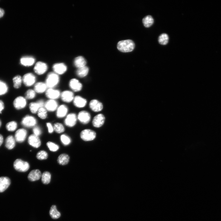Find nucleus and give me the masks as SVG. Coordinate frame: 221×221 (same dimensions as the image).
Returning a JSON list of instances; mask_svg holds the SVG:
<instances>
[{"label": "nucleus", "mask_w": 221, "mask_h": 221, "mask_svg": "<svg viewBox=\"0 0 221 221\" xmlns=\"http://www.w3.org/2000/svg\"><path fill=\"white\" fill-rule=\"evenodd\" d=\"M35 60L34 58L31 57H25L20 59V63L25 66H30L34 64Z\"/></svg>", "instance_id": "393cba45"}, {"label": "nucleus", "mask_w": 221, "mask_h": 221, "mask_svg": "<svg viewBox=\"0 0 221 221\" xmlns=\"http://www.w3.org/2000/svg\"><path fill=\"white\" fill-rule=\"evenodd\" d=\"M51 217L53 219L59 218L61 216V213L57 209L56 206L55 205L52 206L49 212Z\"/></svg>", "instance_id": "c756f323"}, {"label": "nucleus", "mask_w": 221, "mask_h": 221, "mask_svg": "<svg viewBox=\"0 0 221 221\" xmlns=\"http://www.w3.org/2000/svg\"><path fill=\"white\" fill-rule=\"evenodd\" d=\"M69 157L65 154H62L60 155L58 158V163L61 165H65L68 164L69 160Z\"/></svg>", "instance_id": "c85d7f7f"}, {"label": "nucleus", "mask_w": 221, "mask_h": 221, "mask_svg": "<svg viewBox=\"0 0 221 221\" xmlns=\"http://www.w3.org/2000/svg\"><path fill=\"white\" fill-rule=\"evenodd\" d=\"M70 88L74 92H78L81 91L83 88L82 84L78 79H72L69 83Z\"/></svg>", "instance_id": "9d476101"}, {"label": "nucleus", "mask_w": 221, "mask_h": 221, "mask_svg": "<svg viewBox=\"0 0 221 221\" xmlns=\"http://www.w3.org/2000/svg\"><path fill=\"white\" fill-rule=\"evenodd\" d=\"M42 181L44 184H49L51 181V175L50 173L48 171H45L42 175Z\"/></svg>", "instance_id": "473e14b6"}, {"label": "nucleus", "mask_w": 221, "mask_h": 221, "mask_svg": "<svg viewBox=\"0 0 221 221\" xmlns=\"http://www.w3.org/2000/svg\"><path fill=\"white\" fill-rule=\"evenodd\" d=\"M96 133L94 131L86 129L83 130L81 133V138L85 141H90L94 140L96 137Z\"/></svg>", "instance_id": "20e7f679"}, {"label": "nucleus", "mask_w": 221, "mask_h": 221, "mask_svg": "<svg viewBox=\"0 0 221 221\" xmlns=\"http://www.w3.org/2000/svg\"><path fill=\"white\" fill-rule=\"evenodd\" d=\"M5 11L3 9L0 8V18L2 17L4 15Z\"/></svg>", "instance_id": "de8ad7c7"}, {"label": "nucleus", "mask_w": 221, "mask_h": 221, "mask_svg": "<svg viewBox=\"0 0 221 221\" xmlns=\"http://www.w3.org/2000/svg\"><path fill=\"white\" fill-rule=\"evenodd\" d=\"M46 125L48 128L49 132L50 133H52L54 131V129L51 124L50 123H47Z\"/></svg>", "instance_id": "a18cd8bd"}, {"label": "nucleus", "mask_w": 221, "mask_h": 221, "mask_svg": "<svg viewBox=\"0 0 221 221\" xmlns=\"http://www.w3.org/2000/svg\"><path fill=\"white\" fill-rule=\"evenodd\" d=\"M23 83L27 87H31L34 85L36 82L35 76L31 73L26 74L22 78Z\"/></svg>", "instance_id": "423d86ee"}, {"label": "nucleus", "mask_w": 221, "mask_h": 221, "mask_svg": "<svg viewBox=\"0 0 221 221\" xmlns=\"http://www.w3.org/2000/svg\"><path fill=\"white\" fill-rule=\"evenodd\" d=\"M8 89L7 84L5 82L0 80V96L6 94L8 92Z\"/></svg>", "instance_id": "f704fd0d"}, {"label": "nucleus", "mask_w": 221, "mask_h": 221, "mask_svg": "<svg viewBox=\"0 0 221 221\" xmlns=\"http://www.w3.org/2000/svg\"><path fill=\"white\" fill-rule=\"evenodd\" d=\"M169 40L168 35L167 34L164 33L160 35L158 41L160 44L164 45L168 43Z\"/></svg>", "instance_id": "c9c22d12"}, {"label": "nucleus", "mask_w": 221, "mask_h": 221, "mask_svg": "<svg viewBox=\"0 0 221 221\" xmlns=\"http://www.w3.org/2000/svg\"><path fill=\"white\" fill-rule=\"evenodd\" d=\"M61 141L64 145H69L71 142V140L69 137L65 134H62L60 137Z\"/></svg>", "instance_id": "37998d69"}, {"label": "nucleus", "mask_w": 221, "mask_h": 221, "mask_svg": "<svg viewBox=\"0 0 221 221\" xmlns=\"http://www.w3.org/2000/svg\"><path fill=\"white\" fill-rule=\"evenodd\" d=\"M5 108V105L3 102L0 100V113H2V111Z\"/></svg>", "instance_id": "49530a36"}, {"label": "nucleus", "mask_w": 221, "mask_h": 221, "mask_svg": "<svg viewBox=\"0 0 221 221\" xmlns=\"http://www.w3.org/2000/svg\"><path fill=\"white\" fill-rule=\"evenodd\" d=\"M135 46L134 42L132 40L129 39L119 42L117 45V48L120 51L126 53L132 51Z\"/></svg>", "instance_id": "f257e3e1"}, {"label": "nucleus", "mask_w": 221, "mask_h": 221, "mask_svg": "<svg viewBox=\"0 0 221 221\" xmlns=\"http://www.w3.org/2000/svg\"><path fill=\"white\" fill-rule=\"evenodd\" d=\"M105 121L104 116L101 114H98L94 118L92 122L93 126L97 128L102 126L104 124Z\"/></svg>", "instance_id": "2eb2a0df"}, {"label": "nucleus", "mask_w": 221, "mask_h": 221, "mask_svg": "<svg viewBox=\"0 0 221 221\" xmlns=\"http://www.w3.org/2000/svg\"><path fill=\"white\" fill-rule=\"evenodd\" d=\"M59 82V76L54 72H51L47 75L45 83L49 89H53L58 84Z\"/></svg>", "instance_id": "f03ea898"}, {"label": "nucleus", "mask_w": 221, "mask_h": 221, "mask_svg": "<svg viewBox=\"0 0 221 221\" xmlns=\"http://www.w3.org/2000/svg\"><path fill=\"white\" fill-rule=\"evenodd\" d=\"M60 97L62 101L65 103H69L75 98L73 93L70 91L65 90L61 93Z\"/></svg>", "instance_id": "4468645a"}, {"label": "nucleus", "mask_w": 221, "mask_h": 221, "mask_svg": "<svg viewBox=\"0 0 221 221\" xmlns=\"http://www.w3.org/2000/svg\"><path fill=\"white\" fill-rule=\"evenodd\" d=\"M38 116L41 119L44 120L47 117V111L44 107L40 108L37 113Z\"/></svg>", "instance_id": "e433bc0d"}, {"label": "nucleus", "mask_w": 221, "mask_h": 221, "mask_svg": "<svg viewBox=\"0 0 221 221\" xmlns=\"http://www.w3.org/2000/svg\"><path fill=\"white\" fill-rule=\"evenodd\" d=\"M11 183L10 179L8 177H0V193L5 191L10 186Z\"/></svg>", "instance_id": "a211bd4d"}, {"label": "nucleus", "mask_w": 221, "mask_h": 221, "mask_svg": "<svg viewBox=\"0 0 221 221\" xmlns=\"http://www.w3.org/2000/svg\"><path fill=\"white\" fill-rule=\"evenodd\" d=\"M54 72L57 75L64 74L67 70L66 65L63 63H57L54 64L53 66Z\"/></svg>", "instance_id": "f8f14e48"}, {"label": "nucleus", "mask_w": 221, "mask_h": 221, "mask_svg": "<svg viewBox=\"0 0 221 221\" xmlns=\"http://www.w3.org/2000/svg\"><path fill=\"white\" fill-rule=\"evenodd\" d=\"M45 94L46 97L49 99L55 100L60 97L61 93L58 90L50 88L47 89Z\"/></svg>", "instance_id": "9b49d317"}, {"label": "nucleus", "mask_w": 221, "mask_h": 221, "mask_svg": "<svg viewBox=\"0 0 221 221\" xmlns=\"http://www.w3.org/2000/svg\"><path fill=\"white\" fill-rule=\"evenodd\" d=\"M13 166L15 169L20 172H26L28 171L30 168V165L28 162L23 161L20 159H18L15 160Z\"/></svg>", "instance_id": "7ed1b4c3"}, {"label": "nucleus", "mask_w": 221, "mask_h": 221, "mask_svg": "<svg viewBox=\"0 0 221 221\" xmlns=\"http://www.w3.org/2000/svg\"><path fill=\"white\" fill-rule=\"evenodd\" d=\"M27 105V101L25 98L19 96L16 98L13 102V105L17 110H20L24 108Z\"/></svg>", "instance_id": "1a4fd4ad"}, {"label": "nucleus", "mask_w": 221, "mask_h": 221, "mask_svg": "<svg viewBox=\"0 0 221 221\" xmlns=\"http://www.w3.org/2000/svg\"><path fill=\"white\" fill-rule=\"evenodd\" d=\"M33 131L34 134L38 136L40 135L42 133L41 128L38 126H35L34 127Z\"/></svg>", "instance_id": "c03bdc74"}, {"label": "nucleus", "mask_w": 221, "mask_h": 221, "mask_svg": "<svg viewBox=\"0 0 221 221\" xmlns=\"http://www.w3.org/2000/svg\"><path fill=\"white\" fill-rule=\"evenodd\" d=\"M53 127L54 130L58 133H61L64 131L65 129L63 125L60 123H55Z\"/></svg>", "instance_id": "58836bf2"}, {"label": "nucleus", "mask_w": 221, "mask_h": 221, "mask_svg": "<svg viewBox=\"0 0 221 221\" xmlns=\"http://www.w3.org/2000/svg\"><path fill=\"white\" fill-rule=\"evenodd\" d=\"M56 110L57 117L59 118H62L67 115L68 109L66 105H62L58 107Z\"/></svg>", "instance_id": "4be33fe9"}, {"label": "nucleus", "mask_w": 221, "mask_h": 221, "mask_svg": "<svg viewBox=\"0 0 221 221\" xmlns=\"http://www.w3.org/2000/svg\"><path fill=\"white\" fill-rule=\"evenodd\" d=\"M46 145L49 149L52 152H56L59 149V146L53 142H47Z\"/></svg>", "instance_id": "79ce46f5"}, {"label": "nucleus", "mask_w": 221, "mask_h": 221, "mask_svg": "<svg viewBox=\"0 0 221 221\" xmlns=\"http://www.w3.org/2000/svg\"><path fill=\"white\" fill-rule=\"evenodd\" d=\"M4 138L3 136L1 134H0V146H1L2 144Z\"/></svg>", "instance_id": "09e8293b"}, {"label": "nucleus", "mask_w": 221, "mask_h": 221, "mask_svg": "<svg viewBox=\"0 0 221 221\" xmlns=\"http://www.w3.org/2000/svg\"><path fill=\"white\" fill-rule=\"evenodd\" d=\"M90 107L91 109L95 112H100L103 109L102 104L96 100H93L90 101Z\"/></svg>", "instance_id": "412c9836"}, {"label": "nucleus", "mask_w": 221, "mask_h": 221, "mask_svg": "<svg viewBox=\"0 0 221 221\" xmlns=\"http://www.w3.org/2000/svg\"><path fill=\"white\" fill-rule=\"evenodd\" d=\"M27 134V131L23 128L18 130L15 134L16 140L19 142H22L25 140Z\"/></svg>", "instance_id": "dca6fc26"}, {"label": "nucleus", "mask_w": 221, "mask_h": 221, "mask_svg": "<svg viewBox=\"0 0 221 221\" xmlns=\"http://www.w3.org/2000/svg\"><path fill=\"white\" fill-rule=\"evenodd\" d=\"M29 108L31 112L34 114L37 113L39 110L41 108L37 101L31 103L29 105Z\"/></svg>", "instance_id": "72a5a7b5"}, {"label": "nucleus", "mask_w": 221, "mask_h": 221, "mask_svg": "<svg viewBox=\"0 0 221 221\" xmlns=\"http://www.w3.org/2000/svg\"><path fill=\"white\" fill-rule=\"evenodd\" d=\"M77 118V116L76 114L69 113L67 115L64 120V124L68 127H73L76 124Z\"/></svg>", "instance_id": "0eeeda50"}, {"label": "nucleus", "mask_w": 221, "mask_h": 221, "mask_svg": "<svg viewBox=\"0 0 221 221\" xmlns=\"http://www.w3.org/2000/svg\"><path fill=\"white\" fill-rule=\"evenodd\" d=\"M29 144L35 148H38L41 145V141L39 136L34 134L30 135L28 138Z\"/></svg>", "instance_id": "6ab92c4d"}, {"label": "nucleus", "mask_w": 221, "mask_h": 221, "mask_svg": "<svg viewBox=\"0 0 221 221\" xmlns=\"http://www.w3.org/2000/svg\"><path fill=\"white\" fill-rule=\"evenodd\" d=\"M14 87L17 89L20 88L23 83L22 78L21 76L18 75L15 76L13 79Z\"/></svg>", "instance_id": "2f4dec72"}, {"label": "nucleus", "mask_w": 221, "mask_h": 221, "mask_svg": "<svg viewBox=\"0 0 221 221\" xmlns=\"http://www.w3.org/2000/svg\"><path fill=\"white\" fill-rule=\"evenodd\" d=\"M78 118L81 123L84 124L89 123L91 120V115L86 111L80 112L78 114Z\"/></svg>", "instance_id": "ddd939ff"}, {"label": "nucleus", "mask_w": 221, "mask_h": 221, "mask_svg": "<svg viewBox=\"0 0 221 221\" xmlns=\"http://www.w3.org/2000/svg\"><path fill=\"white\" fill-rule=\"evenodd\" d=\"M48 157V154L46 152L44 151H41L37 154V159L40 160H46Z\"/></svg>", "instance_id": "a19ab883"}, {"label": "nucleus", "mask_w": 221, "mask_h": 221, "mask_svg": "<svg viewBox=\"0 0 221 221\" xmlns=\"http://www.w3.org/2000/svg\"><path fill=\"white\" fill-rule=\"evenodd\" d=\"M58 107V104L55 100L49 99L45 102L44 108L47 111L54 112L57 110Z\"/></svg>", "instance_id": "f3484780"}, {"label": "nucleus", "mask_w": 221, "mask_h": 221, "mask_svg": "<svg viewBox=\"0 0 221 221\" xmlns=\"http://www.w3.org/2000/svg\"><path fill=\"white\" fill-rule=\"evenodd\" d=\"M17 127V123L15 121H12L9 122L6 125L7 129L10 131H15Z\"/></svg>", "instance_id": "ea45409f"}, {"label": "nucleus", "mask_w": 221, "mask_h": 221, "mask_svg": "<svg viewBox=\"0 0 221 221\" xmlns=\"http://www.w3.org/2000/svg\"><path fill=\"white\" fill-rule=\"evenodd\" d=\"M89 72V68L86 66L78 68L76 71V74L78 77L80 78H83L88 75Z\"/></svg>", "instance_id": "cd10ccee"}, {"label": "nucleus", "mask_w": 221, "mask_h": 221, "mask_svg": "<svg viewBox=\"0 0 221 221\" xmlns=\"http://www.w3.org/2000/svg\"><path fill=\"white\" fill-rule=\"evenodd\" d=\"M154 22L153 17L150 15L145 17L142 20L143 25L146 28L150 27L153 25Z\"/></svg>", "instance_id": "7c9ffc66"}, {"label": "nucleus", "mask_w": 221, "mask_h": 221, "mask_svg": "<svg viewBox=\"0 0 221 221\" xmlns=\"http://www.w3.org/2000/svg\"><path fill=\"white\" fill-rule=\"evenodd\" d=\"M87 63L86 59L82 56H79L75 58L74 62L75 65L78 68L86 66Z\"/></svg>", "instance_id": "bb28decb"}, {"label": "nucleus", "mask_w": 221, "mask_h": 221, "mask_svg": "<svg viewBox=\"0 0 221 221\" xmlns=\"http://www.w3.org/2000/svg\"><path fill=\"white\" fill-rule=\"evenodd\" d=\"M42 173L38 169L32 171L29 174L28 178L31 182L39 180L42 177Z\"/></svg>", "instance_id": "5701e85b"}, {"label": "nucleus", "mask_w": 221, "mask_h": 221, "mask_svg": "<svg viewBox=\"0 0 221 221\" xmlns=\"http://www.w3.org/2000/svg\"><path fill=\"white\" fill-rule=\"evenodd\" d=\"M74 105L78 108H83L86 105L87 101L85 98L82 97L77 96L75 97L73 101Z\"/></svg>", "instance_id": "aec40b11"}, {"label": "nucleus", "mask_w": 221, "mask_h": 221, "mask_svg": "<svg viewBox=\"0 0 221 221\" xmlns=\"http://www.w3.org/2000/svg\"><path fill=\"white\" fill-rule=\"evenodd\" d=\"M16 140L12 135L8 136L6 141V146L9 150H12L14 148L16 145Z\"/></svg>", "instance_id": "a878e982"}, {"label": "nucleus", "mask_w": 221, "mask_h": 221, "mask_svg": "<svg viewBox=\"0 0 221 221\" xmlns=\"http://www.w3.org/2000/svg\"><path fill=\"white\" fill-rule=\"evenodd\" d=\"M36 96V92L32 89L28 90L25 94V98L26 99L32 100L35 98Z\"/></svg>", "instance_id": "4c0bfd02"}, {"label": "nucleus", "mask_w": 221, "mask_h": 221, "mask_svg": "<svg viewBox=\"0 0 221 221\" xmlns=\"http://www.w3.org/2000/svg\"><path fill=\"white\" fill-rule=\"evenodd\" d=\"M47 88L45 83L40 82L35 84L34 90L36 93L40 94L46 92Z\"/></svg>", "instance_id": "b1692460"}, {"label": "nucleus", "mask_w": 221, "mask_h": 221, "mask_svg": "<svg viewBox=\"0 0 221 221\" xmlns=\"http://www.w3.org/2000/svg\"><path fill=\"white\" fill-rule=\"evenodd\" d=\"M2 125V122L1 120H0V127H1Z\"/></svg>", "instance_id": "8fccbe9b"}, {"label": "nucleus", "mask_w": 221, "mask_h": 221, "mask_svg": "<svg viewBox=\"0 0 221 221\" xmlns=\"http://www.w3.org/2000/svg\"><path fill=\"white\" fill-rule=\"evenodd\" d=\"M37 123L36 119L34 116L28 115L22 119L21 124L24 127L32 128L36 126Z\"/></svg>", "instance_id": "39448f33"}, {"label": "nucleus", "mask_w": 221, "mask_h": 221, "mask_svg": "<svg viewBox=\"0 0 221 221\" xmlns=\"http://www.w3.org/2000/svg\"><path fill=\"white\" fill-rule=\"evenodd\" d=\"M48 68V66L46 64L39 61L35 64L34 68V71L37 75H42L46 72Z\"/></svg>", "instance_id": "6e6552de"}]
</instances>
